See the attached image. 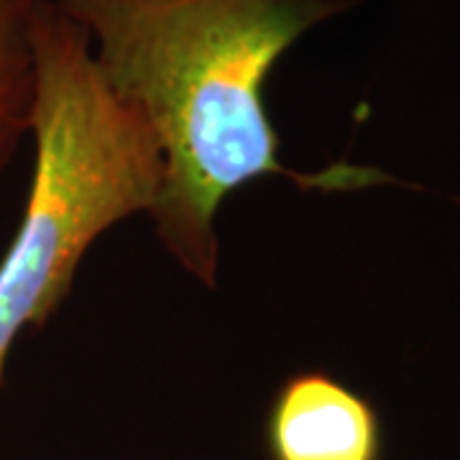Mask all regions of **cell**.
<instances>
[{"label": "cell", "mask_w": 460, "mask_h": 460, "mask_svg": "<svg viewBox=\"0 0 460 460\" xmlns=\"http://www.w3.org/2000/svg\"><path fill=\"white\" fill-rule=\"evenodd\" d=\"M84 33L102 80L146 120L164 181L151 208L166 253L217 284V213L251 181L279 174L302 190L392 181L361 166L287 169L263 87L317 26L361 0H51Z\"/></svg>", "instance_id": "obj_1"}, {"label": "cell", "mask_w": 460, "mask_h": 460, "mask_svg": "<svg viewBox=\"0 0 460 460\" xmlns=\"http://www.w3.org/2000/svg\"><path fill=\"white\" fill-rule=\"evenodd\" d=\"M33 177L0 259V386L23 330L65 302L87 251L120 220L151 213L164 159L146 120L102 80L84 33L44 0L36 23Z\"/></svg>", "instance_id": "obj_2"}, {"label": "cell", "mask_w": 460, "mask_h": 460, "mask_svg": "<svg viewBox=\"0 0 460 460\" xmlns=\"http://www.w3.org/2000/svg\"><path fill=\"white\" fill-rule=\"evenodd\" d=\"M263 438L269 460H381L374 404L325 371H299L281 384Z\"/></svg>", "instance_id": "obj_3"}, {"label": "cell", "mask_w": 460, "mask_h": 460, "mask_svg": "<svg viewBox=\"0 0 460 460\" xmlns=\"http://www.w3.org/2000/svg\"><path fill=\"white\" fill-rule=\"evenodd\" d=\"M44 0H0V172L31 136L39 65L33 23Z\"/></svg>", "instance_id": "obj_4"}, {"label": "cell", "mask_w": 460, "mask_h": 460, "mask_svg": "<svg viewBox=\"0 0 460 460\" xmlns=\"http://www.w3.org/2000/svg\"><path fill=\"white\" fill-rule=\"evenodd\" d=\"M456 202H458V205H460V198H458V199H456Z\"/></svg>", "instance_id": "obj_5"}]
</instances>
